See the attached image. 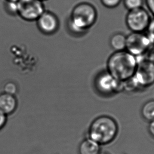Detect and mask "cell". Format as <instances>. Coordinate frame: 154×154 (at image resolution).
<instances>
[{
    "mask_svg": "<svg viewBox=\"0 0 154 154\" xmlns=\"http://www.w3.org/2000/svg\"><path fill=\"white\" fill-rule=\"evenodd\" d=\"M110 45L116 52L124 50L126 45V36L123 34H115L111 38Z\"/></svg>",
    "mask_w": 154,
    "mask_h": 154,
    "instance_id": "cell-12",
    "label": "cell"
},
{
    "mask_svg": "<svg viewBox=\"0 0 154 154\" xmlns=\"http://www.w3.org/2000/svg\"><path fill=\"white\" fill-rule=\"evenodd\" d=\"M153 44H154V45H153V47H152V50L154 52V43Z\"/></svg>",
    "mask_w": 154,
    "mask_h": 154,
    "instance_id": "cell-23",
    "label": "cell"
},
{
    "mask_svg": "<svg viewBox=\"0 0 154 154\" xmlns=\"http://www.w3.org/2000/svg\"><path fill=\"white\" fill-rule=\"evenodd\" d=\"M97 17V11L93 4L81 2L73 8L68 20V27L74 33H83L94 25Z\"/></svg>",
    "mask_w": 154,
    "mask_h": 154,
    "instance_id": "cell-2",
    "label": "cell"
},
{
    "mask_svg": "<svg viewBox=\"0 0 154 154\" xmlns=\"http://www.w3.org/2000/svg\"><path fill=\"white\" fill-rule=\"evenodd\" d=\"M4 93L15 95L18 91V87L17 84L13 81L6 82L3 85Z\"/></svg>",
    "mask_w": 154,
    "mask_h": 154,
    "instance_id": "cell-16",
    "label": "cell"
},
{
    "mask_svg": "<svg viewBox=\"0 0 154 154\" xmlns=\"http://www.w3.org/2000/svg\"><path fill=\"white\" fill-rule=\"evenodd\" d=\"M145 4L150 14L154 17V0H145Z\"/></svg>",
    "mask_w": 154,
    "mask_h": 154,
    "instance_id": "cell-19",
    "label": "cell"
},
{
    "mask_svg": "<svg viewBox=\"0 0 154 154\" xmlns=\"http://www.w3.org/2000/svg\"><path fill=\"white\" fill-rule=\"evenodd\" d=\"M142 116L146 121L150 122L154 119V100H149L143 106L141 110Z\"/></svg>",
    "mask_w": 154,
    "mask_h": 154,
    "instance_id": "cell-13",
    "label": "cell"
},
{
    "mask_svg": "<svg viewBox=\"0 0 154 154\" xmlns=\"http://www.w3.org/2000/svg\"><path fill=\"white\" fill-rule=\"evenodd\" d=\"M6 1H10V2H17L19 1L20 0H5Z\"/></svg>",
    "mask_w": 154,
    "mask_h": 154,
    "instance_id": "cell-22",
    "label": "cell"
},
{
    "mask_svg": "<svg viewBox=\"0 0 154 154\" xmlns=\"http://www.w3.org/2000/svg\"><path fill=\"white\" fill-rule=\"evenodd\" d=\"M36 22L40 31L46 34L54 33L60 25L57 17L50 11H45Z\"/></svg>",
    "mask_w": 154,
    "mask_h": 154,
    "instance_id": "cell-8",
    "label": "cell"
},
{
    "mask_svg": "<svg viewBox=\"0 0 154 154\" xmlns=\"http://www.w3.org/2000/svg\"><path fill=\"white\" fill-rule=\"evenodd\" d=\"M103 6L108 8H116L120 4L122 0H100Z\"/></svg>",
    "mask_w": 154,
    "mask_h": 154,
    "instance_id": "cell-17",
    "label": "cell"
},
{
    "mask_svg": "<svg viewBox=\"0 0 154 154\" xmlns=\"http://www.w3.org/2000/svg\"><path fill=\"white\" fill-rule=\"evenodd\" d=\"M100 151V145L90 138L84 140L79 145V154H99Z\"/></svg>",
    "mask_w": 154,
    "mask_h": 154,
    "instance_id": "cell-11",
    "label": "cell"
},
{
    "mask_svg": "<svg viewBox=\"0 0 154 154\" xmlns=\"http://www.w3.org/2000/svg\"><path fill=\"white\" fill-rule=\"evenodd\" d=\"M147 35L152 41V43H154V17L152 18L150 23L148 25L147 29L146 30Z\"/></svg>",
    "mask_w": 154,
    "mask_h": 154,
    "instance_id": "cell-18",
    "label": "cell"
},
{
    "mask_svg": "<svg viewBox=\"0 0 154 154\" xmlns=\"http://www.w3.org/2000/svg\"><path fill=\"white\" fill-rule=\"evenodd\" d=\"M7 115L0 110V130L2 129L6 124L7 122Z\"/></svg>",
    "mask_w": 154,
    "mask_h": 154,
    "instance_id": "cell-20",
    "label": "cell"
},
{
    "mask_svg": "<svg viewBox=\"0 0 154 154\" xmlns=\"http://www.w3.org/2000/svg\"><path fill=\"white\" fill-rule=\"evenodd\" d=\"M118 131V125L114 119L103 116L95 119L90 126L89 138L100 145H105L115 139Z\"/></svg>",
    "mask_w": 154,
    "mask_h": 154,
    "instance_id": "cell-3",
    "label": "cell"
},
{
    "mask_svg": "<svg viewBox=\"0 0 154 154\" xmlns=\"http://www.w3.org/2000/svg\"><path fill=\"white\" fill-rule=\"evenodd\" d=\"M17 100L15 95L3 93L0 94V110L7 116L17 109Z\"/></svg>",
    "mask_w": 154,
    "mask_h": 154,
    "instance_id": "cell-10",
    "label": "cell"
},
{
    "mask_svg": "<svg viewBox=\"0 0 154 154\" xmlns=\"http://www.w3.org/2000/svg\"><path fill=\"white\" fill-rule=\"evenodd\" d=\"M17 2H10L4 1V9L5 12L11 16L17 15Z\"/></svg>",
    "mask_w": 154,
    "mask_h": 154,
    "instance_id": "cell-15",
    "label": "cell"
},
{
    "mask_svg": "<svg viewBox=\"0 0 154 154\" xmlns=\"http://www.w3.org/2000/svg\"><path fill=\"white\" fill-rule=\"evenodd\" d=\"M137 66L132 77L139 88H147L154 84V62L147 58L137 60Z\"/></svg>",
    "mask_w": 154,
    "mask_h": 154,
    "instance_id": "cell-6",
    "label": "cell"
},
{
    "mask_svg": "<svg viewBox=\"0 0 154 154\" xmlns=\"http://www.w3.org/2000/svg\"><path fill=\"white\" fill-rule=\"evenodd\" d=\"M152 20L151 14L144 7L129 11L126 14L125 22L131 32L144 33L147 29Z\"/></svg>",
    "mask_w": 154,
    "mask_h": 154,
    "instance_id": "cell-4",
    "label": "cell"
},
{
    "mask_svg": "<svg viewBox=\"0 0 154 154\" xmlns=\"http://www.w3.org/2000/svg\"><path fill=\"white\" fill-rule=\"evenodd\" d=\"M153 44L147 34L131 32L126 36V49L136 57L143 56L148 52Z\"/></svg>",
    "mask_w": 154,
    "mask_h": 154,
    "instance_id": "cell-7",
    "label": "cell"
},
{
    "mask_svg": "<svg viewBox=\"0 0 154 154\" xmlns=\"http://www.w3.org/2000/svg\"><path fill=\"white\" fill-rule=\"evenodd\" d=\"M17 4V16L27 22L36 21L45 11L41 0H20Z\"/></svg>",
    "mask_w": 154,
    "mask_h": 154,
    "instance_id": "cell-5",
    "label": "cell"
},
{
    "mask_svg": "<svg viewBox=\"0 0 154 154\" xmlns=\"http://www.w3.org/2000/svg\"><path fill=\"white\" fill-rule=\"evenodd\" d=\"M148 131L152 137L154 138V119L149 122L148 125Z\"/></svg>",
    "mask_w": 154,
    "mask_h": 154,
    "instance_id": "cell-21",
    "label": "cell"
},
{
    "mask_svg": "<svg viewBox=\"0 0 154 154\" xmlns=\"http://www.w3.org/2000/svg\"><path fill=\"white\" fill-rule=\"evenodd\" d=\"M41 1H42L43 2H44V1H47V0H41Z\"/></svg>",
    "mask_w": 154,
    "mask_h": 154,
    "instance_id": "cell-24",
    "label": "cell"
},
{
    "mask_svg": "<svg viewBox=\"0 0 154 154\" xmlns=\"http://www.w3.org/2000/svg\"><path fill=\"white\" fill-rule=\"evenodd\" d=\"M122 83L115 79L108 72L100 74L96 80L97 90L103 94L113 93L119 90Z\"/></svg>",
    "mask_w": 154,
    "mask_h": 154,
    "instance_id": "cell-9",
    "label": "cell"
},
{
    "mask_svg": "<svg viewBox=\"0 0 154 154\" xmlns=\"http://www.w3.org/2000/svg\"><path fill=\"white\" fill-rule=\"evenodd\" d=\"M137 57L127 51H116L108 58V73L121 82L127 81L135 74L137 66Z\"/></svg>",
    "mask_w": 154,
    "mask_h": 154,
    "instance_id": "cell-1",
    "label": "cell"
},
{
    "mask_svg": "<svg viewBox=\"0 0 154 154\" xmlns=\"http://www.w3.org/2000/svg\"><path fill=\"white\" fill-rule=\"evenodd\" d=\"M123 4L126 9L129 11L144 7L145 0H123Z\"/></svg>",
    "mask_w": 154,
    "mask_h": 154,
    "instance_id": "cell-14",
    "label": "cell"
}]
</instances>
